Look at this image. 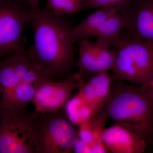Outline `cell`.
<instances>
[{
  "mask_svg": "<svg viewBox=\"0 0 153 153\" xmlns=\"http://www.w3.org/2000/svg\"><path fill=\"white\" fill-rule=\"evenodd\" d=\"M125 37L148 41L153 47V0H133Z\"/></svg>",
  "mask_w": 153,
  "mask_h": 153,
  "instance_id": "9",
  "label": "cell"
},
{
  "mask_svg": "<svg viewBox=\"0 0 153 153\" xmlns=\"http://www.w3.org/2000/svg\"><path fill=\"white\" fill-rule=\"evenodd\" d=\"M114 80L108 71L95 74L78 88L79 96L94 110L102 108L110 95Z\"/></svg>",
  "mask_w": 153,
  "mask_h": 153,
  "instance_id": "11",
  "label": "cell"
},
{
  "mask_svg": "<svg viewBox=\"0 0 153 153\" xmlns=\"http://www.w3.org/2000/svg\"><path fill=\"white\" fill-rule=\"evenodd\" d=\"M151 88H152V90L153 92V81L152 82V84H151L150 86Z\"/></svg>",
  "mask_w": 153,
  "mask_h": 153,
  "instance_id": "21",
  "label": "cell"
},
{
  "mask_svg": "<svg viewBox=\"0 0 153 153\" xmlns=\"http://www.w3.org/2000/svg\"><path fill=\"white\" fill-rule=\"evenodd\" d=\"M107 118L103 107L96 111L78 126V138L90 146L92 153H109L102 140Z\"/></svg>",
  "mask_w": 153,
  "mask_h": 153,
  "instance_id": "12",
  "label": "cell"
},
{
  "mask_svg": "<svg viewBox=\"0 0 153 153\" xmlns=\"http://www.w3.org/2000/svg\"><path fill=\"white\" fill-rule=\"evenodd\" d=\"M36 91L33 84L27 82L19 83L0 95V111L5 109L27 111L26 107L33 102Z\"/></svg>",
  "mask_w": 153,
  "mask_h": 153,
  "instance_id": "14",
  "label": "cell"
},
{
  "mask_svg": "<svg viewBox=\"0 0 153 153\" xmlns=\"http://www.w3.org/2000/svg\"><path fill=\"white\" fill-rule=\"evenodd\" d=\"M75 153H92V149L88 144L78 138L74 148Z\"/></svg>",
  "mask_w": 153,
  "mask_h": 153,
  "instance_id": "19",
  "label": "cell"
},
{
  "mask_svg": "<svg viewBox=\"0 0 153 153\" xmlns=\"http://www.w3.org/2000/svg\"><path fill=\"white\" fill-rule=\"evenodd\" d=\"M108 117L153 146V92L150 87L114 80L103 106Z\"/></svg>",
  "mask_w": 153,
  "mask_h": 153,
  "instance_id": "2",
  "label": "cell"
},
{
  "mask_svg": "<svg viewBox=\"0 0 153 153\" xmlns=\"http://www.w3.org/2000/svg\"><path fill=\"white\" fill-rule=\"evenodd\" d=\"M35 117L27 111H0V153H35Z\"/></svg>",
  "mask_w": 153,
  "mask_h": 153,
  "instance_id": "5",
  "label": "cell"
},
{
  "mask_svg": "<svg viewBox=\"0 0 153 153\" xmlns=\"http://www.w3.org/2000/svg\"><path fill=\"white\" fill-rule=\"evenodd\" d=\"M102 140L109 153H143L148 146L135 134L117 124L104 129Z\"/></svg>",
  "mask_w": 153,
  "mask_h": 153,
  "instance_id": "10",
  "label": "cell"
},
{
  "mask_svg": "<svg viewBox=\"0 0 153 153\" xmlns=\"http://www.w3.org/2000/svg\"><path fill=\"white\" fill-rule=\"evenodd\" d=\"M66 105L67 117L74 124L78 126L96 111L77 94L70 99Z\"/></svg>",
  "mask_w": 153,
  "mask_h": 153,
  "instance_id": "16",
  "label": "cell"
},
{
  "mask_svg": "<svg viewBox=\"0 0 153 153\" xmlns=\"http://www.w3.org/2000/svg\"><path fill=\"white\" fill-rule=\"evenodd\" d=\"M112 68L114 81L150 87L153 81V47L148 41L122 37L116 48Z\"/></svg>",
  "mask_w": 153,
  "mask_h": 153,
  "instance_id": "3",
  "label": "cell"
},
{
  "mask_svg": "<svg viewBox=\"0 0 153 153\" xmlns=\"http://www.w3.org/2000/svg\"><path fill=\"white\" fill-rule=\"evenodd\" d=\"M85 79L79 72L73 73L64 80L56 82L52 79L42 80L35 85L33 102L37 113L56 112L66 105L71 94L78 89Z\"/></svg>",
  "mask_w": 153,
  "mask_h": 153,
  "instance_id": "6",
  "label": "cell"
},
{
  "mask_svg": "<svg viewBox=\"0 0 153 153\" xmlns=\"http://www.w3.org/2000/svg\"><path fill=\"white\" fill-rule=\"evenodd\" d=\"M128 11L117 12L105 20L92 34L91 37L103 39L111 48H117L129 22Z\"/></svg>",
  "mask_w": 153,
  "mask_h": 153,
  "instance_id": "13",
  "label": "cell"
},
{
  "mask_svg": "<svg viewBox=\"0 0 153 153\" xmlns=\"http://www.w3.org/2000/svg\"><path fill=\"white\" fill-rule=\"evenodd\" d=\"M30 22L34 42L27 52L33 63L52 79L71 75L75 38L63 16L45 7L33 14Z\"/></svg>",
  "mask_w": 153,
  "mask_h": 153,
  "instance_id": "1",
  "label": "cell"
},
{
  "mask_svg": "<svg viewBox=\"0 0 153 153\" xmlns=\"http://www.w3.org/2000/svg\"><path fill=\"white\" fill-rule=\"evenodd\" d=\"M36 113L35 153H69L74 150L78 131L66 115L60 112Z\"/></svg>",
  "mask_w": 153,
  "mask_h": 153,
  "instance_id": "4",
  "label": "cell"
},
{
  "mask_svg": "<svg viewBox=\"0 0 153 153\" xmlns=\"http://www.w3.org/2000/svg\"><path fill=\"white\" fill-rule=\"evenodd\" d=\"M78 52V72L87 80L100 72L111 71L117 53L104 40L97 38L95 42L88 38L81 39Z\"/></svg>",
  "mask_w": 153,
  "mask_h": 153,
  "instance_id": "8",
  "label": "cell"
},
{
  "mask_svg": "<svg viewBox=\"0 0 153 153\" xmlns=\"http://www.w3.org/2000/svg\"><path fill=\"white\" fill-rule=\"evenodd\" d=\"M30 6V12L34 13L39 9V2L40 0H27Z\"/></svg>",
  "mask_w": 153,
  "mask_h": 153,
  "instance_id": "20",
  "label": "cell"
},
{
  "mask_svg": "<svg viewBox=\"0 0 153 153\" xmlns=\"http://www.w3.org/2000/svg\"><path fill=\"white\" fill-rule=\"evenodd\" d=\"M133 1V0H83L80 11L119 5L123 8L124 12H127L129 10Z\"/></svg>",
  "mask_w": 153,
  "mask_h": 153,
  "instance_id": "18",
  "label": "cell"
},
{
  "mask_svg": "<svg viewBox=\"0 0 153 153\" xmlns=\"http://www.w3.org/2000/svg\"><path fill=\"white\" fill-rule=\"evenodd\" d=\"M117 12L125 13L120 6L117 5L102 8L91 14L79 25L71 28L74 38L82 39L91 38L102 24Z\"/></svg>",
  "mask_w": 153,
  "mask_h": 153,
  "instance_id": "15",
  "label": "cell"
},
{
  "mask_svg": "<svg viewBox=\"0 0 153 153\" xmlns=\"http://www.w3.org/2000/svg\"><path fill=\"white\" fill-rule=\"evenodd\" d=\"M32 15L10 0H0V60L21 48L22 32Z\"/></svg>",
  "mask_w": 153,
  "mask_h": 153,
  "instance_id": "7",
  "label": "cell"
},
{
  "mask_svg": "<svg viewBox=\"0 0 153 153\" xmlns=\"http://www.w3.org/2000/svg\"><path fill=\"white\" fill-rule=\"evenodd\" d=\"M83 0H48L46 7L60 16L80 11Z\"/></svg>",
  "mask_w": 153,
  "mask_h": 153,
  "instance_id": "17",
  "label": "cell"
}]
</instances>
